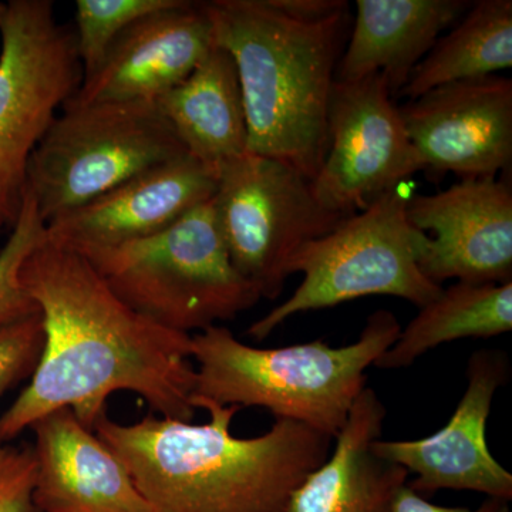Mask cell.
<instances>
[{"label":"cell","mask_w":512,"mask_h":512,"mask_svg":"<svg viewBox=\"0 0 512 512\" xmlns=\"http://www.w3.org/2000/svg\"><path fill=\"white\" fill-rule=\"evenodd\" d=\"M20 282L42 315L45 348L28 386L0 416V446L63 407L93 430L116 392L138 394L161 417L192 420V335L134 311L82 254L47 239L26 259Z\"/></svg>","instance_id":"1"},{"label":"cell","mask_w":512,"mask_h":512,"mask_svg":"<svg viewBox=\"0 0 512 512\" xmlns=\"http://www.w3.org/2000/svg\"><path fill=\"white\" fill-rule=\"evenodd\" d=\"M210 421L147 416L121 424L103 414L93 430L119 456L154 512H285L328 458L332 440L291 420L262 436H232L237 406L201 402Z\"/></svg>","instance_id":"2"},{"label":"cell","mask_w":512,"mask_h":512,"mask_svg":"<svg viewBox=\"0 0 512 512\" xmlns=\"http://www.w3.org/2000/svg\"><path fill=\"white\" fill-rule=\"evenodd\" d=\"M212 39L237 67L247 151L313 181L328 151V106L348 12L319 22L292 18L272 0L201 2Z\"/></svg>","instance_id":"3"},{"label":"cell","mask_w":512,"mask_h":512,"mask_svg":"<svg viewBox=\"0 0 512 512\" xmlns=\"http://www.w3.org/2000/svg\"><path fill=\"white\" fill-rule=\"evenodd\" d=\"M402 326L380 309L366 320L356 342L333 348L323 340L285 348L245 345L215 325L191 336L197 362L192 404L261 407L335 439L365 389L366 370L396 342Z\"/></svg>","instance_id":"4"},{"label":"cell","mask_w":512,"mask_h":512,"mask_svg":"<svg viewBox=\"0 0 512 512\" xmlns=\"http://www.w3.org/2000/svg\"><path fill=\"white\" fill-rule=\"evenodd\" d=\"M79 254L131 309L184 335L237 318L262 299L232 265L212 200L150 237Z\"/></svg>","instance_id":"5"},{"label":"cell","mask_w":512,"mask_h":512,"mask_svg":"<svg viewBox=\"0 0 512 512\" xmlns=\"http://www.w3.org/2000/svg\"><path fill=\"white\" fill-rule=\"evenodd\" d=\"M406 202L397 190L387 192L303 247L291 265V275H303L301 285L288 301L252 323L248 335L262 342L298 313L363 296H396L417 308L434 301L443 286L421 271L429 237L410 224Z\"/></svg>","instance_id":"6"},{"label":"cell","mask_w":512,"mask_h":512,"mask_svg":"<svg viewBox=\"0 0 512 512\" xmlns=\"http://www.w3.org/2000/svg\"><path fill=\"white\" fill-rule=\"evenodd\" d=\"M183 156L187 151L156 101L64 104L30 157L26 188L49 222Z\"/></svg>","instance_id":"7"},{"label":"cell","mask_w":512,"mask_h":512,"mask_svg":"<svg viewBox=\"0 0 512 512\" xmlns=\"http://www.w3.org/2000/svg\"><path fill=\"white\" fill-rule=\"evenodd\" d=\"M0 224L18 220L33 151L83 82L76 36L49 0H12L0 23Z\"/></svg>","instance_id":"8"},{"label":"cell","mask_w":512,"mask_h":512,"mask_svg":"<svg viewBox=\"0 0 512 512\" xmlns=\"http://www.w3.org/2000/svg\"><path fill=\"white\" fill-rule=\"evenodd\" d=\"M212 202L232 265L266 299L284 291L303 247L348 218L326 210L298 171L248 151L221 168Z\"/></svg>","instance_id":"9"},{"label":"cell","mask_w":512,"mask_h":512,"mask_svg":"<svg viewBox=\"0 0 512 512\" xmlns=\"http://www.w3.org/2000/svg\"><path fill=\"white\" fill-rule=\"evenodd\" d=\"M427 165L380 74L335 80L328 106V151L313 192L326 210L350 217Z\"/></svg>","instance_id":"10"},{"label":"cell","mask_w":512,"mask_h":512,"mask_svg":"<svg viewBox=\"0 0 512 512\" xmlns=\"http://www.w3.org/2000/svg\"><path fill=\"white\" fill-rule=\"evenodd\" d=\"M510 376L501 350H478L467 367V389L446 426L419 440L373 443L377 457L403 467L416 480L407 483L420 495L440 490L476 491L487 498L512 500V476L488 448L487 421L495 393Z\"/></svg>","instance_id":"11"},{"label":"cell","mask_w":512,"mask_h":512,"mask_svg":"<svg viewBox=\"0 0 512 512\" xmlns=\"http://www.w3.org/2000/svg\"><path fill=\"white\" fill-rule=\"evenodd\" d=\"M406 214L429 237L420 268L434 284L512 282V191L504 180L461 178L447 190L407 198Z\"/></svg>","instance_id":"12"},{"label":"cell","mask_w":512,"mask_h":512,"mask_svg":"<svg viewBox=\"0 0 512 512\" xmlns=\"http://www.w3.org/2000/svg\"><path fill=\"white\" fill-rule=\"evenodd\" d=\"M427 171L497 177L512 161V82L478 77L443 84L399 107Z\"/></svg>","instance_id":"13"},{"label":"cell","mask_w":512,"mask_h":512,"mask_svg":"<svg viewBox=\"0 0 512 512\" xmlns=\"http://www.w3.org/2000/svg\"><path fill=\"white\" fill-rule=\"evenodd\" d=\"M217 188L218 175L187 154L46 222V239L76 252L119 247L170 227Z\"/></svg>","instance_id":"14"},{"label":"cell","mask_w":512,"mask_h":512,"mask_svg":"<svg viewBox=\"0 0 512 512\" xmlns=\"http://www.w3.org/2000/svg\"><path fill=\"white\" fill-rule=\"evenodd\" d=\"M212 47L211 23L201 2L181 0L124 30L64 104L157 101L183 83Z\"/></svg>","instance_id":"15"},{"label":"cell","mask_w":512,"mask_h":512,"mask_svg":"<svg viewBox=\"0 0 512 512\" xmlns=\"http://www.w3.org/2000/svg\"><path fill=\"white\" fill-rule=\"evenodd\" d=\"M36 512H154L123 461L69 407L30 426Z\"/></svg>","instance_id":"16"},{"label":"cell","mask_w":512,"mask_h":512,"mask_svg":"<svg viewBox=\"0 0 512 512\" xmlns=\"http://www.w3.org/2000/svg\"><path fill=\"white\" fill-rule=\"evenodd\" d=\"M386 414L375 390L365 387L336 434L335 450L293 491L285 512H392L409 473L373 451Z\"/></svg>","instance_id":"17"},{"label":"cell","mask_w":512,"mask_h":512,"mask_svg":"<svg viewBox=\"0 0 512 512\" xmlns=\"http://www.w3.org/2000/svg\"><path fill=\"white\" fill-rule=\"evenodd\" d=\"M470 5L464 0H357L336 80L356 82L380 74L392 97H399L414 67Z\"/></svg>","instance_id":"18"},{"label":"cell","mask_w":512,"mask_h":512,"mask_svg":"<svg viewBox=\"0 0 512 512\" xmlns=\"http://www.w3.org/2000/svg\"><path fill=\"white\" fill-rule=\"evenodd\" d=\"M188 156L214 174L247 153L248 130L237 67L215 45L184 80L156 101Z\"/></svg>","instance_id":"19"},{"label":"cell","mask_w":512,"mask_h":512,"mask_svg":"<svg viewBox=\"0 0 512 512\" xmlns=\"http://www.w3.org/2000/svg\"><path fill=\"white\" fill-rule=\"evenodd\" d=\"M400 330L396 342L375 363L379 369H403L443 343L490 339L512 329V282H456Z\"/></svg>","instance_id":"20"},{"label":"cell","mask_w":512,"mask_h":512,"mask_svg":"<svg viewBox=\"0 0 512 512\" xmlns=\"http://www.w3.org/2000/svg\"><path fill=\"white\" fill-rule=\"evenodd\" d=\"M511 66L512 2L480 0L414 67L399 97L414 100L443 84L494 76Z\"/></svg>","instance_id":"21"},{"label":"cell","mask_w":512,"mask_h":512,"mask_svg":"<svg viewBox=\"0 0 512 512\" xmlns=\"http://www.w3.org/2000/svg\"><path fill=\"white\" fill-rule=\"evenodd\" d=\"M181 0H77V53L83 79L103 62L121 33L137 20L160 10L174 8Z\"/></svg>","instance_id":"22"},{"label":"cell","mask_w":512,"mask_h":512,"mask_svg":"<svg viewBox=\"0 0 512 512\" xmlns=\"http://www.w3.org/2000/svg\"><path fill=\"white\" fill-rule=\"evenodd\" d=\"M10 229L8 241L0 249V325L39 313L20 282V269L26 259L46 239V222L28 188L18 220Z\"/></svg>","instance_id":"23"},{"label":"cell","mask_w":512,"mask_h":512,"mask_svg":"<svg viewBox=\"0 0 512 512\" xmlns=\"http://www.w3.org/2000/svg\"><path fill=\"white\" fill-rule=\"evenodd\" d=\"M45 348L42 315L0 325V397L32 377Z\"/></svg>","instance_id":"24"},{"label":"cell","mask_w":512,"mask_h":512,"mask_svg":"<svg viewBox=\"0 0 512 512\" xmlns=\"http://www.w3.org/2000/svg\"><path fill=\"white\" fill-rule=\"evenodd\" d=\"M35 476L32 447L0 446V512H36L32 500Z\"/></svg>","instance_id":"25"},{"label":"cell","mask_w":512,"mask_h":512,"mask_svg":"<svg viewBox=\"0 0 512 512\" xmlns=\"http://www.w3.org/2000/svg\"><path fill=\"white\" fill-rule=\"evenodd\" d=\"M392 512H510V507L508 501L500 498H487L477 508L443 507L430 503L406 484L397 493Z\"/></svg>","instance_id":"26"},{"label":"cell","mask_w":512,"mask_h":512,"mask_svg":"<svg viewBox=\"0 0 512 512\" xmlns=\"http://www.w3.org/2000/svg\"><path fill=\"white\" fill-rule=\"evenodd\" d=\"M272 3L292 18L319 22L348 12V2L343 0H272Z\"/></svg>","instance_id":"27"},{"label":"cell","mask_w":512,"mask_h":512,"mask_svg":"<svg viewBox=\"0 0 512 512\" xmlns=\"http://www.w3.org/2000/svg\"><path fill=\"white\" fill-rule=\"evenodd\" d=\"M6 12V3L0 2V23H2L3 16H5Z\"/></svg>","instance_id":"28"},{"label":"cell","mask_w":512,"mask_h":512,"mask_svg":"<svg viewBox=\"0 0 512 512\" xmlns=\"http://www.w3.org/2000/svg\"><path fill=\"white\" fill-rule=\"evenodd\" d=\"M3 228H5V227H3V225H2V224H0V232H2V229H3Z\"/></svg>","instance_id":"29"}]
</instances>
